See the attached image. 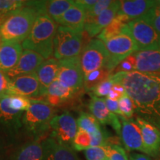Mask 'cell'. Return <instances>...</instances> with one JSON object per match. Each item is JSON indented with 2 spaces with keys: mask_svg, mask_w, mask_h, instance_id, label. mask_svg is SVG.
<instances>
[{
  "mask_svg": "<svg viewBox=\"0 0 160 160\" xmlns=\"http://www.w3.org/2000/svg\"><path fill=\"white\" fill-rule=\"evenodd\" d=\"M1 42H2V41H1V39H0V43H1Z\"/></svg>",
  "mask_w": 160,
  "mask_h": 160,
  "instance_id": "obj_46",
  "label": "cell"
},
{
  "mask_svg": "<svg viewBox=\"0 0 160 160\" xmlns=\"http://www.w3.org/2000/svg\"><path fill=\"white\" fill-rule=\"evenodd\" d=\"M12 160H45L42 142L37 139L22 146L14 153Z\"/></svg>",
  "mask_w": 160,
  "mask_h": 160,
  "instance_id": "obj_26",
  "label": "cell"
},
{
  "mask_svg": "<svg viewBox=\"0 0 160 160\" xmlns=\"http://www.w3.org/2000/svg\"><path fill=\"white\" fill-rule=\"evenodd\" d=\"M106 160H108V159H106Z\"/></svg>",
  "mask_w": 160,
  "mask_h": 160,
  "instance_id": "obj_47",
  "label": "cell"
},
{
  "mask_svg": "<svg viewBox=\"0 0 160 160\" xmlns=\"http://www.w3.org/2000/svg\"><path fill=\"white\" fill-rule=\"evenodd\" d=\"M108 160H128L125 149L121 146L113 144L107 145Z\"/></svg>",
  "mask_w": 160,
  "mask_h": 160,
  "instance_id": "obj_37",
  "label": "cell"
},
{
  "mask_svg": "<svg viewBox=\"0 0 160 160\" xmlns=\"http://www.w3.org/2000/svg\"><path fill=\"white\" fill-rule=\"evenodd\" d=\"M37 10L39 13H45L55 22L61 19L62 15L74 4L72 0H51V1H32L27 2Z\"/></svg>",
  "mask_w": 160,
  "mask_h": 160,
  "instance_id": "obj_16",
  "label": "cell"
},
{
  "mask_svg": "<svg viewBox=\"0 0 160 160\" xmlns=\"http://www.w3.org/2000/svg\"><path fill=\"white\" fill-rule=\"evenodd\" d=\"M11 79L7 74L0 70V99L6 96H10Z\"/></svg>",
  "mask_w": 160,
  "mask_h": 160,
  "instance_id": "obj_40",
  "label": "cell"
},
{
  "mask_svg": "<svg viewBox=\"0 0 160 160\" xmlns=\"http://www.w3.org/2000/svg\"><path fill=\"white\" fill-rule=\"evenodd\" d=\"M119 8V1H114L108 9L94 19L85 21V31L89 37L98 36L104 29L114 19Z\"/></svg>",
  "mask_w": 160,
  "mask_h": 160,
  "instance_id": "obj_18",
  "label": "cell"
},
{
  "mask_svg": "<svg viewBox=\"0 0 160 160\" xmlns=\"http://www.w3.org/2000/svg\"><path fill=\"white\" fill-rule=\"evenodd\" d=\"M75 91L67 88L58 79L52 82L47 89L46 102L53 107L63 105L71 100L76 93Z\"/></svg>",
  "mask_w": 160,
  "mask_h": 160,
  "instance_id": "obj_24",
  "label": "cell"
},
{
  "mask_svg": "<svg viewBox=\"0 0 160 160\" xmlns=\"http://www.w3.org/2000/svg\"><path fill=\"white\" fill-rule=\"evenodd\" d=\"M31 105V99L21 96L11 95L10 98V107L15 111L25 112Z\"/></svg>",
  "mask_w": 160,
  "mask_h": 160,
  "instance_id": "obj_36",
  "label": "cell"
},
{
  "mask_svg": "<svg viewBox=\"0 0 160 160\" xmlns=\"http://www.w3.org/2000/svg\"><path fill=\"white\" fill-rule=\"evenodd\" d=\"M11 96L0 99V127L6 131L13 133L18 131L22 126L24 112L15 111L10 107Z\"/></svg>",
  "mask_w": 160,
  "mask_h": 160,
  "instance_id": "obj_14",
  "label": "cell"
},
{
  "mask_svg": "<svg viewBox=\"0 0 160 160\" xmlns=\"http://www.w3.org/2000/svg\"><path fill=\"white\" fill-rule=\"evenodd\" d=\"M22 46L17 42L0 43V70L6 73L15 67L22 53Z\"/></svg>",
  "mask_w": 160,
  "mask_h": 160,
  "instance_id": "obj_20",
  "label": "cell"
},
{
  "mask_svg": "<svg viewBox=\"0 0 160 160\" xmlns=\"http://www.w3.org/2000/svg\"><path fill=\"white\" fill-rule=\"evenodd\" d=\"M129 22L130 20L127 17L117 14L114 19L97 36V39L104 42L122 33H129L130 31L127 25Z\"/></svg>",
  "mask_w": 160,
  "mask_h": 160,
  "instance_id": "obj_27",
  "label": "cell"
},
{
  "mask_svg": "<svg viewBox=\"0 0 160 160\" xmlns=\"http://www.w3.org/2000/svg\"><path fill=\"white\" fill-rule=\"evenodd\" d=\"M45 60L39 53L31 50H25L22 53L17 65L7 72L6 74L12 79L19 76L35 73L39 66Z\"/></svg>",
  "mask_w": 160,
  "mask_h": 160,
  "instance_id": "obj_15",
  "label": "cell"
},
{
  "mask_svg": "<svg viewBox=\"0 0 160 160\" xmlns=\"http://www.w3.org/2000/svg\"><path fill=\"white\" fill-rule=\"evenodd\" d=\"M85 156L87 160H106L107 146H91L85 150Z\"/></svg>",
  "mask_w": 160,
  "mask_h": 160,
  "instance_id": "obj_34",
  "label": "cell"
},
{
  "mask_svg": "<svg viewBox=\"0 0 160 160\" xmlns=\"http://www.w3.org/2000/svg\"><path fill=\"white\" fill-rule=\"evenodd\" d=\"M10 93L28 99L31 98V99L46 97L47 94L40 85L36 73L19 76L12 79Z\"/></svg>",
  "mask_w": 160,
  "mask_h": 160,
  "instance_id": "obj_11",
  "label": "cell"
},
{
  "mask_svg": "<svg viewBox=\"0 0 160 160\" xmlns=\"http://www.w3.org/2000/svg\"><path fill=\"white\" fill-rule=\"evenodd\" d=\"M103 42L110 56L106 68L112 71V73L123 60L139 51L138 46L130 35V32L122 33Z\"/></svg>",
  "mask_w": 160,
  "mask_h": 160,
  "instance_id": "obj_6",
  "label": "cell"
},
{
  "mask_svg": "<svg viewBox=\"0 0 160 160\" xmlns=\"http://www.w3.org/2000/svg\"><path fill=\"white\" fill-rule=\"evenodd\" d=\"M142 19L148 22L158 33H160V11L155 6L143 16Z\"/></svg>",
  "mask_w": 160,
  "mask_h": 160,
  "instance_id": "obj_38",
  "label": "cell"
},
{
  "mask_svg": "<svg viewBox=\"0 0 160 160\" xmlns=\"http://www.w3.org/2000/svg\"><path fill=\"white\" fill-rule=\"evenodd\" d=\"M84 31L59 25L53 40V56L61 60L79 57L82 51Z\"/></svg>",
  "mask_w": 160,
  "mask_h": 160,
  "instance_id": "obj_5",
  "label": "cell"
},
{
  "mask_svg": "<svg viewBox=\"0 0 160 160\" xmlns=\"http://www.w3.org/2000/svg\"><path fill=\"white\" fill-rule=\"evenodd\" d=\"M129 157V160H151V159H150L149 157H148L147 156L137 153H131Z\"/></svg>",
  "mask_w": 160,
  "mask_h": 160,
  "instance_id": "obj_44",
  "label": "cell"
},
{
  "mask_svg": "<svg viewBox=\"0 0 160 160\" xmlns=\"http://www.w3.org/2000/svg\"><path fill=\"white\" fill-rule=\"evenodd\" d=\"M55 110L47 102L40 99H31L29 108L24 112L22 125L28 133L39 139L51 130L50 123L54 117Z\"/></svg>",
  "mask_w": 160,
  "mask_h": 160,
  "instance_id": "obj_4",
  "label": "cell"
},
{
  "mask_svg": "<svg viewBox=\"0 0 160 160\" xmlns=\"http://www.w3.org/2000/svg\"><path fill=\"white\" fill-rule=\"evenodd\" d=\"M115 82L113 80V77L111 75L110 77L99 83V85L96 86L91 92H92L95 97L102 98L103 97H107L111 92L112 88L114 85Z\"/></svg>",
  "mask_w": 160,
  "mask_h": 160,
  "instance_id": "obj_33",
  "label": "cell"
},
{
  "mask_svg": "<svg viewBox=\"0 0 160 160\" xmlns=\"http://www.w3.org/2000/svg\"><path fill=\"white\" fill-rule=\"evenodd\" d=\"M89 110L99 124L111 125L117 134L120 135L122 125L119 118L109 111L104 98L92 96L89 103Z\"/></svg>",
  "mask_w": 160,
  "mask_h": 160,
  "instance_id": "obj_13",
  "label": "cell"
},
{
  "mask_svg": "<svg viewBox=\"0 0 160 160\" xmlns=\"http://www.w3.org/2000/svg\"><path fill=\"white\" fill-rule=\"evenodd\" d=\"M118 103L123 117L127 119H131L135 112L134 104L131 97L127 93H125L118 100Z\"/></svg>",
  "mask_w": 160,
  "mask_h": 160,
  "instance_id": "obj_32",
  "label": "cell"
},
{
  "mask_svg": "<svg viewBox=\"0 0 160 160\" xmlns=\"http://www.w3.org/2000/svg\"><path fill=\"white\" fill-rule=\"evenodd\" d=\"M59 68V60L55 58H50L45 60L36 71L38 80L46 93L50 85L57 79Z\"/></svg>",
  "mask_w": 160,
  "mask_h": 160,
  "instance_id": "obj_25",
  "label": "cell"
},
{
  "mask_svg": "<svg viewBox=\"0 0 160 160\" xmlns=\"http://www.w3.org/2000/svg\"><path fill=\"white\" fill-rule=\"evenodd\" d=\"M51 134L58 142L72 146L73 141L78 131L77 121L68 112L54 116L50 123Z\"/></svg>",
  "mask_w": 160,
  "mask_h": 160,
  "instance_id": "obj_9",
  "label": "cell"
},
{
  "mask_svg": "<svg viewBox=\"0 0 160 160\" xmlns=\"http://www.w3.org/2000/svg\"><path fill=\"white\" fill-rule=\"evenodd\" d=\"M77 121L78 128L88 132L91 136L95 134L101 130L99 122L93 115L90 113L82 112L80 113L79 117Z\"/></svg>",
  "mask_w": 160,
  "mask_h": 160,
  "instance_id": "obj_29",
  "label": "cell"
},
{
  "mask_svg": "<svg viewBox=\"0 0 160 160\" xmlns=\"http://www.w3.org/2000/svg\"><path fill=\"white\" fill-rule=\"evenodd\" d=\"M76 4L81 6L87 12L89 9H91L95 4L97 2V0H77V1H74Z\"/></svg>",
  "mask_w": 160,
  "mask_h": 160,
  "instance_id": "obj_43",
  "label": "cell"
},
{
  "mask_svg": "<svg viewBox=\"0 0 160 160\" xmlns=\"http://www.w3.org/2000/svg\"><path fill=\"white\" fill-rule=\"evenodd\" d=\"M25 1L19 0H0V19L5 17L13 12L22 8L25 6Z\"/></svg>",
  "mask_w": 160,
  "mask_h": 160,
  "instance_id": "obj_30",
  "label": "cell"
},
{
  "mask_svg": "<svg viewBox=\"0 0 160 160\" xmlns=\"http://www.w3.org/2000/svg\"><path fill=\"white\" fill-rule=\"evenodd\" d=\"M110 140L102 130H100L95 134L91 136V146H107Z\"/></svg>",
  "mask_w": 160,
  "mask_h": 160,
  "instance_id": "obj_41",
  "label": "cell"
},
{
  "mask_svg": "<svg viewBox=\"0 0 160 160\" xmlns=\"http://www.w3.org/2000/svg\"><path fill=\"white\" fill-rule=\"evenodd\" d=\"M113 2H114V1H112V0H99V1H97L95 5H93L91 9H89L86 12L85 21L93 19L98 17L102 12L108 8Z\"/></svg>",
  "mask_w": 160,
  "mask_h": 160,
  "instance_id": "obj_35",
  "label": "cell"
},
{
  "mask_svg": "<svg viewBox=\"0 0 160 160\" xmlns=\"http://www.w3.org/2000/svg\"><path fill=\"white\" fill-rule=\"evenodd\" d=\"M155 7L157 8V9H159L160 11V0H158V1H156Z\"/></svg>",
  "mask_w": 160,
  "mask_h": 160,
  "instance_id": "obj_45",
  "label": "cell"
},
{
  "mask_svg": "<svg viewBox=\"0 0 160 160\" xmlns=\"http://www.w3.org/2000/svg\"><path fill=\"white\" fill-rule=\"evenodd\" d=\"M116 83L125 88L131 97L138 117L160 131V74L133 71L111 74Z\"/></svg>",
  "mask_w": 160,
  "mask_h": 160,
  "instance_id": "obj_1",
  "label": "cell"
},
{
  "mask_svg": "<svg viewBox=\"0 0 160 160\" xmlns=\"http://www.w3.org/2000/svg\"><path fill=\"white\" fill-rule=\"evenodd\" d=\"M85 20V10L74 2V4L64 13L57 24L76 31H84Z\"/></svg>",
  "mask_w": 160,
  "mask_h": 160,
  "instance_id": "obj_23",
  "label": "cell"
},
{
  "mask_svg": "<svg viewBox=\"0 0 160 160\" xmlns=\"http://www.w3.org/2000/svg\"><path fill=\"white\" fill-rule=\"evenodd\" d=\"M58 24L45 13H39L29 35L22 42L25 50H31L39 53L45 60L53 54V40Z\"/></svg>",
  "mask_w": 160,
  "mask_h": 160,
  "instance_id": "obj_2",
  "label": "cell"
},
{
  "mask_svg": "<svg viewBox=\"0 0 160 160\" xmlns=\"http://www.w3.org/2000/svg\"><path fill=\"white\" fill-rule=\"evenodd\" d=\"M112 74V71L106 67L94 71L84 77L83 87L87 91L91 92L96 86L108 79Z\"/></svg>",
  "mask_w": 160,
  "mask_h": 160,
  "instance_id": "obj_28",
  "label": "cell"
},
{
  "mask_svg": "<svg viewBox=\"0 0 160 160\" xmlns=\"http://www.w3.org/2000/svg\"><path fill=\"white\" fill-rule=\"evenodd\" d=\"M153 0H125L119 1L118 15H124L130 21L142 18L155 6Z\"/></svg>",
  "mask_w": 160,
  "mask_h": 160,
  "instance_id": "obj_21",
  "label": "cell"
},
{
  "mask_svg": "<svg viewBox=\"0 0 160 160\" xmlns=\"http://www.w3.org/2000/svg\"><path fill=\"white\" fill-rule=\"evenodd\" d=\"M39 14L34 8L26 2L22 8L6 16L0 22L1 41L22 42L29 35Z\"/></svg>",
  "mask_w": 160,
  "mask_h": 160,
  "instance_id": "obj_3",
  "label": "cell"
},
{
  "mask_svg": "<svg viewBox=\"0 0 160 160\" xmlns=\"http://www.w3.org/2000/svg\"><path fill=\"white\" fill-rule=\"evenodd\" d=\"M45 160H79L73 148L58 142L52 137L42 142Z\"/></svg>",
  "mask_w": 160,
  "mask_h": 160,
  "instance_id": "obj_22",
  "label": "cell"
},
{
  "mask_svg": "<svg viewBox=\"0 0 160 160\" xmlns=\"http://www.w3.org/2000/svg\"><path fill=\"white\" fill-rule=\"evenodd\" d=\"M130 35L139 51L160 49V33L142 18L128 22Z\"/></svg>",
  "mask_w": 160,
  "mask_h": 160,
  "instance_id": "obj_8",
  "label": "cell"
},
{
  "mask_svg": "<svg viewBox=\"0 0 160 160\" xmlns=\"http://www.w3.org/2000/svg\"><path fill=\"white\" fill-rule=\"evenodd\" d=\"M121 122V136L124 145L128 151H139L146 153L141 131L133 119L119 117Z\"/></svg>",
  "mask_w": 160,
  "mask_h": 160,
  "instance_id": "obj_12",
  "label": "cell"
},
{
  "mask_svg": "<svg viewBox=\"0 0 160 160\" xmlns=\"http://www.w3.org/2000/svg\"><path fill=\"white\" fill-rule=\"evenodd\" d=\"M105 102L106 106L108 108V110L112 113H113L118 117H123L121 111H120L119 108V103H118V100H113L110 99L108 97L105 98Z\"/></svg>",
  "mask_w": 160,
  "mask_h": 160,
  "instance_id": "obj_42",
  "label": "cell"
},
{
  "mask_svg": "<svg viewBox=\"0 0 160 160\" xmlns=\"http://www.w3.org/2000/svg\"><path fill=\"white\" fill-rule=\"evenodd\" d=\"M91 145V136L88 132L82 129H78L77 135L73 141L72 148L76 151L86 150Z\"/></svg>",
  "mask_w": 160,
  "mask_h": 160,
  "instance_id": "obj_31",
  "label": "cell"
},
{
  "mask_svg": "<svg viewBox=\"0 0 160 160\" xmlns=\"http://www.w3.org/2000/svg\"><path fill=\"white\" fill-rule=\"evenodd\" d=\"M135 71L144 73L160 74V49L139 51L133 53Z\"/></svg>",
  "mask_w": 160,
  "mask_h": 160,
  "instance_id": "obj_19",
  "label": "cell"
},
{
  "mask_svg": "<svg viewBox=\"0 0 160 160\" xmlns=\"http://www.w3.org/2000/svg\"><path fill=\"white\" fill-rule=\"evenodd\" d=\"M137 123L141 131L146 154L155 157L160 153V131L146 120L137 117Z\"/></svg>",
  "mask_w": 160,
  "mask_h": 160,
  "instance_id": "obj_17",
  "label": "cell"
},
{
  "mask_svg": "<svg viewBox=\"0 0 160 160\" xmlns=\"http://www.w3.org/2000/svg\"><path fill=\"white\" fill-rule=\"evenodd\" d=\"M135 71V58L134 56L131 55L126 58L125 60H123L119 65L116 68V69L113 71V73H117V72H131Z\"/></svg>",
  "mask_w": 160,
  "mask_h": 160,
  "instance_id": "obj_39",
  "label": "cell"
},
{
  "mask_svg": "<svg viewBox=\"0 0 160 160\" xmlns=\"http://www.w3.org/2000/svg\"><path fill=\"white\" fill-rule=\"evenodd\" d=\"M57 79L67 88L75 91L83 87L84 74L80 57L59 60V68Z\"/></svg>",
  "mask_w": 160,
  "mask_h": 160,
  "instance_id": "obj_10",
  "label": "cell"
},
{
  "mask_svg": "<svg viewBox=\"0 0 160 160\" xmlns=\"http://www.w3.org/2000/svg\"><path fill=\"white\" fill-rule=\"evenodd\" d=\"M79 57L84 77H85L91 72L106 67L110 56L103 42L94 39L86 45Z\"/></svg>",
  "mask_w": 160,
  "mask_h": 160,
  "instance_id": "obj_7",
  "label": "cell"
}]
</instances>
